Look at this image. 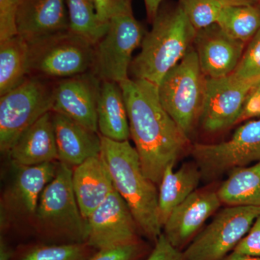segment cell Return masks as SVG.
Wrapping results in <instances>:
<instances>
[{"mask_svg":"<svg viewBox=\"0 0 260 260\" xmlns=\"http://www.w3.org/2000/svg\"><path fill=\"white\" fill-rule=\"evenodd\" d=\"M13 164L37 166L58 160L52 111L27 128L9 152Z\"/></svg>","mask_w":260,"mask_h":260,"instance_id":"cell-20","label":"cell"},{"mask_svg":"<svg viewBox=\"0 0 260 260\" xmlns=\"http://www.w3.org/2000/svg\"><path fill=\"white\" fill-rule=\"evenodd\" d=\"M96 251L87 243L39 244L19 248L12 260H89Z\"/></svg>","mask_w":260,"mask_h":260,"instance_id":"cell-26","label":"cell"},{"mask_svg":"<svg viewBox=\"0 0 260 260\" xmlns=\"http://www.w3.org/2000/svg\"><path fill=\"white\" fill-rule=\"evenodd\" d=\"M102 80L93 71L56 82L52 111L93 131L98 129L97 106Z\"/></svg>","mask_w":260,"mask_h":260,"instance_id":"cell-13","label":"cell"},{"mask_svg":"<svg viewBox=\"0 0 260 260\" xmlns=\"http://www.w3.org/2000/svg\"><path fill=\"white\" fill-rule=\"evenodd\" d=\"M232 74L241 80H260V29L249 41Z\"/></svg>","mask_w":260,"mask_h":260,"instance_id":"cell-29","label":"cell"},{"mask_svg":"<svg viewBox=\"0 0 260 260\" xmlns=\"http://www.w3.org/2000/svg\"><path fill=\"white\" fill-rule=\"evenodd\" d=\"M206 78L194 47L165 75L158 86L162 107L189 138L204 104Z\"/></svg>","mask_w":260,"mask_h":260,"instance_id":"cell-6","label":"cell"},{"mask_svg":"<svg viewBox=\"0 0 260 260\" xmlns=\"http://www.w3.org/2000/svg\"><path fill=\"white\" fill-rule=\"evenodd\" d=\"M179 3L197 30L216 24L224 8L218 0H179Z\"/></svg>","mask_w":260,"mask_h":260,"instance_id":"cell-28","label":"cell"},{"mask_svg":"<svg viewBox=\"0 0 260 260\" xmlns=\"http://www.w3.org/2000/svg\"><path fill=\"white\" fill-rule=\"evenodd\" d=\"M98 129L104 138L125 141L130 138L129 119L119 83L102 80L97 106Z\"/></svg>","mask_w":260,"mask_h":260,"instance_id":"cell-21","label":"cell"},{"mask_svg":"<svg viewBox=\"0 0 260 260\" xmlns=\"http://www.w3.org/2000/svg\"><path fill=\"white\" fill-rule=\"evenodd\" d=\"M144 249L139 242L97 251L89 260H140Z\"/></svg>","mask_w":260,"mask_h":260,"instance_id":"cell-31","label":"cell"},{"mask_svg":"<svg viewBox=\"0 0 260 260\" xmlns=\"http://www.w3.org/2000/svg\"><path fill=\"white\" fill-rule=\"evenodd\" d=\"M202 177L213 179L252 162L260 161V116L237 128L230 139L191 148Z\"/></svg>","mask_w":260,"mask_h":260,"instance_id":"cell-9","label":"cell"},{"mask_svg":"<svg viewBox=\"0 0 260 260\" xmlns=\"http://www.w3.org/2000/svg\"><path fill=\"white\" fill-rule=\"evenodd\" d=\"M58 160L74 168L91 157L100 155L101 135L68 116L52 111Z\"/></svg>","mask_w":260,"mask_h":260,"instance_id":"cell-18","label":"cell"},{"mask_svg":"<svg viewBox=\"0 0 260 260\" xmlns=\"http://www.w3.org/2000/svg\"><path fill=\"white\" fill-rule=\"evenodd\" d=\"M72 183L85 220L115 189L101 154L73 168Z\"/></svg>","mask_w":260,"mask_h":260,"instance_id":"cell-19","label":"cell"},{"mask_svg":"<svg viewBox=\"0 0 260 260\" xmlns=\"http://www.w3.org/2000/svg\"><path fill=\"white\" fill-rule=\"evenodd\" d=\"M28 59V44L20 36L0 42V96L26 79Z\"/></svg>","mask_w":260,"mask_h":260,"instance_id":"cell-24","label":"cell"},{"mask_svg":"<svg viewBox=\"0 0 260 260\" xmlns=\"http://www.w3.org/2000/svg\"><path fill=\"white\" fill-rule=\"evenodd\" d=\"M223 260H260V256L245 255L233 251L230 255L225 256Z\"/></svg>","mask_w":260,"mask_h":260,"instance_id":"cell-39","label":"cell"},{"mask_svg":"<svg viewBox=\"0 0 260 260\" xmlns=\"http://www.w3.org/2000/svg\"><path fill=\"white\" fill-rule=\"evenodd\" d=\"M224 6H244L257 4L259 0H218Z\"/></svg>","mask_w":260,"mask_h":260,"instance_id":"cell-38","label":"cell"},{"mask_svg":"<svg viewBox=\"0 0 260 260\" xmlns=\"http://www.w3.org/2000/svg\"><path fill=\"white\" fill-rule=\"evenodd\" d=\"M131 3L114 13L105 35L95 45L91 71L102 80L120 83L129 78L133 52L146 34L133 15Z\"/></svg>","mask_w":260,"mask_h":260,"instance_id":"cell-8","label":"cell"},{"mask_svg":"<svg viewBox=\"0 0 260 260\" xmlns=\"http://www.w3.org/2000/svg\"><path fill=\"white\" fill-rule=\"evenodd\" d=\"M98 18L103 24L108 25L109 20L123 5L132 0H93Z\"/></svg>","mask_w":260,"mask_h":260,"instance_id":"cell-34","label":"cell"},{"mask_svg":"<svg viewBox=\"0 0 260 260\" xmlns=\"http://www.w3.org/2000/svg\"><path fill=\"white\" fill-rule=\"evenodd\" d=\"M146 260H186L184 253L169 242L164 234L155 242V247Z\"/></svg>","mask_w":260,"mask_h":260,"instance_id":"cell-33","label":"cell"},{"mask_svg":"<svg viewBox=\"0 0 260 260\" xmlns=\"http://www.w3.org/2000/svg\"><path fill=\"white\" fill-rule=\"evenodd\" d=\"M234 252L260 256V215L256 219L245 237L236 246Z\"/></svg>","mask_w":260,"mask_h":260,"instance_id":"cell-32","label":"cell"},{"mask_svg":"<svg viewBox=\"0 0 260 260\" xmlns=\"http://www.w3.org/2000/svg\"><path fill=\"white\" fill-rule=\"evenodd\" d=\"M217 191L195 190L174 208L164 225V234L180 249L221 205Z\"/></svg>","mask_w":260,"mask_h":260,"instance_id":"cell-15","label":"cell"},{"mask_svg":"<svg viewBox=\"0 0 260 260\" xmlns=\"http://www.w3.org/2000/svg\"><path fill=\"white\" fill-rule=\"evenodd\" d=\"M67 0H22L17 16L18 35L28 43L70 30Z\"/></svg>","mask_w":260,"mask_h":260,"instance_id":"cell-16","label":"cell"},{"mask_svg":"<svg viewBox=\"0 0 260 260\" xmlns=\"http://www.w3.org/2000/svg\"><path fill=\"white\" fill-rule=\"evenodd\" d=\"M22 0H0V42L18 35L17 16Z\"/></svg>","mask_w":260,"mask_h":260,"instance_id":"cell-30","label":"cell"},{"mask_svg":"<svg viewBox=\"0 0 260 260\" xmlns=\"http://www.w3.org/2000/svg\"><path fill=\"white\" fill-rule=\"evenodd\" d=\"M260 116V83L248 95L237 124Z\"/></svg>","mask_w":260,"mask_h":260,"instance_id":"cell-35","label":"cell"},{"mask_svg":"<svg viewBox=\"0 0 260 260\" xmlns=\"http://www.w3.org/2000/svg\"><path fill=\"white\" fill-rule=\"evenodd\" d=\"M164 0H144L147 14L150 20L153 21L160 10V5Z\"/></svg>","mask_w":260,"mask_h":260,"instance_id":"cell-36","label":"cell"},{"mask_svg":"<svg viewBox=\"0 0 260 260\" xmlns=\"http://www.w3.org/2000/svg\"><path fill=\"white\" fill-rule=\"evenodd\" d=\"M216 24L231 37L249 42L260 29V4L224 6Z\"/></svg>","mask_w":260,"mask_h":260,"instance_id":"cell-25","label":"cell"},{"mask_svg":"<svg viewBox=\"0 0 260 260\" xmlns=\"http://www.w3.org/2000/svg\"><path fill=\"white\" fill-rule=\"evenodd\" d=\"M260 215V207L222 210L184 251L186 260H223L234 250Z\"/></svg>","mask_w":260,"mask_h":260,"instance_id":"cell-10","label":"cell"},{"mask_svg":"<svg viewBox=\"0 0 260 260\" xmlns=\"http://www.w3.org/2000/svg\"><path fill=\"white\" fill-rule=\"evenodd\" d=\"M85 223L86 243L95 250L140 242L133 213L116 189L89 215Z\"/></svg>","mask_w":260,"mask_h":260,"instance_id":"cell-12","label":"cell"},{"mask_svg":"<svg viewBox=\"0 0 260 260\" xmlns=\"http://www.w3.org/2000/svg\"><path fill=\"white\" fill-rule=\"evenodd\" d=\"M260 80H244L234 75L217 79L206 78L200 121L208 133H217L237 124L248 95Z\"/></svg>","mask_w":260,"mask_h":260,"instance_id":"cell-11","label":"cell"},{"mask_svg":"<svg viewBox=\"0 0 260 260\" xmlns=\"http://www.w3.org/2000/svg\"><path fill=\"white\" fill-rule=\"evenodd\" d=\"M245 44L228 35L217 24L198 30L194 49L205 78L217 79L232 74L242 59Z\"/></svg>","mask_w":260,"mask_h":260,"instance_id":"cell-14","label":"cell"},{"mask_svg":"<svg viewBox=\"0 0 260 260\" xmlns=\"http://www.w3.org/2000/svg\"><path fill=\"white\" fill-rule=\"evenodd\" d=\"M259 4H260V0H259Z\"/></svg>","mask_w":260,"mask_h":260,"instance_id":"cell-40","label":"cell"},{"mask_svg":"<svg viewBox=\"0 0 260 260\" xmlns=\"http://www.w3.org/2000/svg\"><path fill=\"white\" fill-rule=\"evenodd\" d=\"M13 251L8 246L4 239L1 238L0 240V260H11Z\"/></svg>","mask_w":260,"mask_h":260,"instance_id":"cell-37","label":"cell"},{"mask_svg":"<svg viewBox=\"0 0 260 260\" xmlns=\"http://www.w3.org/2000/svg\"><path fill=\"white\" fill-rule=\"evenodd\" d=\"M16 168L2 211H13L26 216L35 217L39 199L46 186L55 176L58 162H49L37 166Z\"/></svg>","mask_w":260,"mask_h":260,"instance_id":"cell-17","label":"cell"},{"mask_svg":"<svg viewBox=\"0 0 260 260\" xmlns=\"http://www.w3.org/2000/svg\"><path fill=\"white\" fill-rule=\"evenodd\" d=\"M152 22L153 26L145 34L141 51L132 61L129 72L133 78L158 86L193 47L198 30L179 5L172 10H159Z\"/></svg>","mask_w":260,"mask_h":260,"instance_id":"cell-3","label":"cell"},{"mask_svg":"<svg viewBox=\"0 0 260 260\" xmlns=\"http://www.w3.org/2000/svg\"><path fill=\"white\" fill-rule=\"evenodd\" d=\"M129 119L130 138L139 155L142 170L155 184L188 148L189 138L162 107L158 85L129 78L119 83Z\"/></svg>","mask_w":260,"mask_h":260,"instance_id":"cell-1","label":"cell"},{"mask_svg":"<svg viewBox=\"0 0 260 260\" xmlns=\"http://www.w3.org/2000/svg\"><path fill=\"white\" fill-rule=\"evenodd\" d=\"M28 44L30 76L59 80L93 69L95 45L71 30Z\"/></svg>","mask_w":260,"mask_h":260,"instance_id":"cell-5","label":"cell"},{"mask_svg":"<svg viewBox=\"0 0 260 260\" xmlns=\"http://www.w3.org/2000/svg\"><path fill=\"white\" fill-rule=\"evenodd\" d=\"M101 155L114 188L129 206L140 232L156 242L162 234L159 220L158 194L155 184L145 177L139 155L129 140L115 141L101 135Z\"/></svg>","mask_w":260,"mask_h":260,"instance_id":"cell-2","label":"cell"},{"mask_svg":"<svg viewBox=\"0 0 260 260\" xmlns=\"http://www.w3.org/2000/svg\"><path fill=\"white\" fill-rule=\"evenodd\" d=\"M174 166L167 168L159 184L158 215L162 227L174 208L194 192L202 177L196 164H184L177 172Z\"/></svg>","mask_w":260,"mask_h":260,"instance_id":"cell-22","label":"cell"},{"mask_svg":"<svg viewBox=\"0 0 260 260\" xmlns=\"http://www.w3.org/2000/svg\"><path fill=\"white\" fill-rule=\"evenodd\" d=\"M217 193L221 203L229 206L260 207V161L230 171Z\"/></svg>","mask_w":260,"mask_h":260,"instance_id":"cell-23","label":"cell"},{"mask_svg":"<svg viewBox=\"0 0 260 260\" xmlns=\"http://www.w3.org/2000/svg\"><path fill=\"white\" fill-rule=\"evenodd\" d=\"M56 82L30 76L0 98V150L9 153L19 136L54 107Z\"/></svg>","mask_w":260,"mask_h":260,"instance_id":"cell-7","label":"cell"},{"mask_svg":"<svg viewBox=\"0 0 260 260\" xmlns=\"http://www.w3.org/2000/svg\"><path fill=\"white\" fill-rule=\"evenodd\" d=\"M73 168L58 162L55 176L39 199L34 228L49 244L86 243V223L72 183Z\"/></svg>","mask_w":260,"mask_h":260,"instance_id":"cell-4","label":"cell"},{"mask_svg":"<svg viewBox=\"0 0 260 260\" xmlns=\"http://www.w3.org/2000/svg\"><path fill=\"white\" fill-rule=\"evenodd\" d=\"M70 30L95 45L105 35L108 25L98 18L93 0H67Z\"/></svg>","mask_w":260,"mask_h":260,"instance_id":"cell-27","label":"cell"}]
</instances>
